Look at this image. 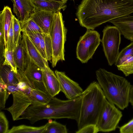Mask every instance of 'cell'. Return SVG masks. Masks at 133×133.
<instances>
[{"label": "cell", "mask_w": 133, "mask_h": 133, "mask_svg": "<svg viewBox=\"0 0 133 133\" xmlns=\"http://www.w3.org/2000/svg\"><path fill=\"white\" fill-rule=\"evenodd\" d=\"M14 35V42L15 47L19 44L21 41V32L22 29L20 22L13 15L12 19Z\"/></svg>", "instance_id": "30"}, {"label": "cell", "mask_w": 133, "mask_h": 133, "mask_svg": "<svg viewBox=\"0 0 133 133\" xmlns=\"http://www.w3.org/2000/svg\"><path fill=\"white\" fill-rule=\"evenodd\" d=\"M14 61L18 69L24 72L26 68L27 56L21 41L13 50Z\"/></svg>", "instance_id": "20"}, {"label": "cell", "mask_w": 133, "mask_h": 133, "mask_svg": "<svg viewBox=\"0 0 133 133\" xmlns=\"http://www.w3.org/2000/svg\"><path fill=\"white\" fill-rule=\"evenodd\" d=\"M67 31L61 12L59 11L55 13L49 31L52 47L53 68L56 66L59 61L65 60L64 44Z\"/></svg>", "instance_id": "5"}, {"label": "cell", "mask_w": 133, "mask_h": 133, "mask_svg": "<svg viewBox=\"0 0 133 133\" xmlns=\"http://www.w3.org/2000/svg\"><path fill=\"white\" fill-rule=\"evenodd\" d=\"M122 116V112L107 100L96 124L99 131L109 132L115 131Z\"/></svg>", "instance_id": "8"}, {"label": "cell", "mask_w": 133, "mask_h": 133, "mask_svg": "<svg viewBox=\"0 0 133 133\" xmlns=\"http://www.w3.org/2000/svg\"><path fill=\"white\" fill-rule=\"evenodd\" d=\"M101 42L105 56L109 65L115 64L118 56L121 42V33L115 26L108 25L103 31Z\"/></svg>", "instance_id": "6"}, {"label": "cell", "mask_w": 133, "mask_h": 133, "mask_svg": "<svg viewBox=\"0 0 133 133\" xmlns=\"http://www.w3.org/2000/svg\"><path fill=\"white\" fill-rule=\"evenodd\" d=\"M101 40L99 33L94 30L87 29L81 37L76 48L77 57L83 63L92 58Z\"/></svg>", "instance_id": "7"}, {"label": "cell", "mask_w": 133, "mask_h": 133, "mask_svg": "<svg viewBox=\"0 0 133 133\" xmlns=\"http://www.w3.org/2000/svg\"><path fill=\"white\" fill-rule=\"evenodd\" d=\"M55 74L59 81L60 91L67 98L71 99L81 96L83 90L77 83L70 79L64 72L56 70Z\"/></svg>", "instance_id": "10"}, {"label": "cell", "mask_w": 133, "mask_h": 133, "mask_svg": "<svg viewBox=\"0 0 133 133\" xmlns=\"http://www.w3.org/2000/svg\"><path fill=\"white\" fill-rule=\"evenodd\" d=\"M55 13L49 11H38L33 13L30 17L44 33L49 34Z\"/></svg>", "instance_id": "17"}, {"label": "cell", "mask_w": 133, "mask_h": 133, "mask_svg": "<svg viewBox=\"0 0 133 133\" xmlns=\"http://www.w3.org/2000/svg\"><path fill=\"white\" fill-rule=\"evenodd\" d=\"M23 72L32 89L47 92L43 81L42 70L27 56L26 67Z\"/></svg>", "instance_id": "12"}, {"label": "cell", "mask_w": 133, "mask_h": 133, "mask_svg": "<svg viewBox=\"0 0 133 133\" xmlns=\"http://www.w3.org/2000/svg\"><path fill=\"white\" fill-rule=\"evenodd\" d=\"M133 13V0H82L76 15L81 26L94 30L114 19Z\"/></svg>", "instance_id": "1"}, {"label": "cell", "mask_w": 133, "mask_h": 133, "mask_svg": "<svg viewBox=\"0 0 133 133\" xmlns=\"http://www.w3.org/2000/svg\"><path fill=\"white\" fill-rule=\"evenodd\" d=\"M79 115L77 122L78 130L90 124H96L107 100L97 82L91 83L81 96Z\"/></svg>", "instance_id": "4"}, {"label": "cell", "mask_w": 133, "mask_h": 133, "mask_svg": "<svg viewBox=\"0 0 133 133\" xmlns=\"http://www.w3.org/2000/svg\"><path fill=\"white\" fill-rule=\"evenodd\" d=\"M13 98L12 105L5 109L11 114L14 121L17 120L25 111L31 105L32 101L29 96L20 91L12 93Z\"/></svg>", "instance_id": "11"}, {"label": "cell", "mask_w": 133, "mask_h": 133, "mask_svg": "<svg viewBox=\"0 0 133 133\" xmlns=\"http://www.w3.org/2000/svg\"><path fill=\"white\" fill-rule=\"evenodd\" d=\"M9 96L7 94V85L0 78V109H4Z\"/></svg>", "instance_id": "31"}, {"label": "cell", "mask_w": 133, "mask_h": 133, "mask_svg": "<svg viewBox=\"0 0 133 133\" xmlns=\"http://www.w3.org/2000/svg\"><path fill=\"white\" fill-rule=\"evenodd\" d=\"M81 102L80 97L65 100L53 97L45 104L30 105L17 120L27 119L32 124L41 120L52 119L67 118L77 122Z\"/></svg>", "instance_id": "2"}, {"label": "cell", "mask_w": 133, "mask_h": 133, "mask_svg": "<svg viewBox=\"0 0 133 133\" xmlns=\"http://www.w3.org/2000/svg\"><path fill=\"white\" fill-rule=\"evenodd\" d=\"M42 71L43 81L46 91L52 97H54L61 91L57 77L48 64L45 66Z\"/></svg>", "instance_id": "15"}, {"label": "cell", "mask_w": 133, "mask_h": 133, "mask_svg": "<svg viewBox=\"0 0 133 133\" xmlns=\"http://www.w3.org/2000/svg\"><path fill=\"white\" fill-rule=\"evenodd\" d=\"M17 75L19 82L17 87L19 90L29 96L32 88L31 84L23 72L17 69Z\"/></svg>", "instance_id": "24"}, {"label": "cell", "mask_w": 133, "mask_h": 133, "mask_svg": "<svg viewBox=\"0 0 133 133\" xmlns=\"http://www.w3.org/2000/svg\"><path fill=\"white\" fill-rule=\"evenodd\" d=\"M120 133H133V118L119 128Z\"/></svg>", "instance_id": "35"}, {"label": "cell", "mask_w": 133, "mask_h": 133, "mask_svg": "<svg viewBox=\"0 0 133 133\" xmlns=\"http://www.w3.org/2000/svg\"><path fill=\"white\" fill-rule=\"evenodd\" d=\"M0 74V78L7 85L17 84L19 82L17 74L14 72L9 65L1 66Z\"/></svg>", "instance_id": "22"}, {"label": "cell", "mask_w": 133, "mask_h": 133, "mask_svg": "<svg viewBox=\"0 0 133 133\" xmlns=\"http://www.w3.org/2000/svg\"><path fill=\"white\" fill-rule=\"evenodd\" d=\"M4 59L2 65L10 66L12 70L16 74H17L18 68L15 63L13 55V50L5 48L4 53Z\"/></svg>", "instance_id": "28"}, {"label": "cell", "mask_w": 133, "mask_h": 133, "mask_svg": "<svg viewBox=\"0 0 133 133\" xmlns=\"http://www.w3.org/2000/svg\"><path fill=\"white\" fill-rule=\"evenodd\" d=\"M43 133H67L66 125L49 119Z\"/></svg>", "instance_id": "25"}, {"label": "cell", "mask_w": 133, "mask_h": 133, "mask_svg": "<svg viewBox=\"0 0 133 133\" xmlns=\"http://www.w3.org/2000/svg\"><path fill=\"white\" fill-rule=\"evenodd\" d=\"M35 8V11H45L56 13L64 10L66 5L65 3L51 1H39L31 0Z\"/></svg>", "instance_id": "18"}, {"label": "cell", "mask_w": 133, "mask_h": 133, "mask_svg": "<svg viewBox=\"0 0 133 133\" xmlns=\"http://www.w3.org/2000/svg\"><path fill=\"white\" fill-rule=\"evenodd\" d=\"M99 132L96 124H90L78 130L76 133H97Z\"/></svg>", "instance_id": "33"}, {"label": "cell", "mask_w": 133, "mask_h": 133, "mask_svg": "<svg viewBox=\"0 0 133 133\" xmlns=\"http://www.w3.org/2000/svg\"><path fill=\"white\" fill-rule=\"evenodd\" d=\"M21 41L28 57L42 70L44 69L48 61L43 57L28 35L22 32Z\"/></svg>", "instance_id": "13"}, {"label": "cell", "mask_w": 133, "mask_h": 133, "mask_svg": "<svg viewBox=\"0 0 133 133\" xmlns=\"http://www.w3.org/2000/svg\"><path fill=\"white\" fill-rule=\"evenodd\" d=\"M97 82L107 99L121 110L128 106L131 87L125 78L100 68L96 72Z\"/></svg>", "instance_id": "3"}, {"label": "cell", "mask_w": 133, "mask_h": 133, "mask_svg": "<svg viewBox=\"0 0 133 133\" xmlns=\"http://www.w3.org/2000/svg\"><path fill=\"white\" fill-rule=\"evenodd\" d=\"M7 94L8 96L12 93L19 91L17 87V84L7 85Z\"/></svg>", "instance_id": "36"}, {"label": "cell", "mask_w": 133, "mask_h": 133, "mask_svg": "<svg viewBox=\"0 0 133 133\" xmlns=\"http://www.w3.org/2000/svg\"><path fill=\"white\" fill-rule=\"evenodd\" d=\"M129 102L133 108V85H132L131 88Z\"/></svg>", "instance_id": "37"}, {"label": "cell", "mask_w": 133, "mask_h": 133, "mask_svg": "<svg viewBox=\"0 0 133 133\" xmlns=\"http://www.w3.org/2000/svg\"><path fill=\"white\" fill-rule=\"evenodd\" d=\"M126 76L133 74V56H130L123 62L117 66Z\"/></svg>", "instance_id": "29"}, {"label": "cell", "mask_w": 133, "mask_h": 133, "mask_svg": "<svg viewBox=\"0 0 133 133\" xmlns=\"http://www.w3.org/2000/svg\"><path fill=\"white\" fill-rule=\"evenodd\" d=\"M20 23L22 32L44 33L31 17L25 21Z\"/></svg>", "instance_id": "26"}, {"label": "cell", "mask_w": 133, "mask_h": 133, "mask_svg": "<svg viewBox=\"0 0 133 133\" xmlns=\"http://www.w3.org/2000/svg\"><path fill=\"white\" fill-rule=\"evenodd\" d=\"M13 3V12L20 22L28 19L35 11L31 0H11Z\"/></svg>", "instance_id": "14"}, {"label": "cell", "mask_w": 133, "mask_h": 133, "mask_svg": "<svg viewBox=\"0 0 133 133\" xmlns=\"http://www.w3.org/2000/svg\"><path fill=\"white\" fill-rule=\"evenodd\" d=\"M15 47L14 42V35L12 20L8 34V49L13 50Z\"/></svg>", "instance_id": "34"}, {"label": "cell", "mask_w": 133, "mask_h": 133, "mask_svg": "<svg viewBox=\"0 0 133 133\" xmlns=\"http://www.w3.org/2000/svg\"><path fill=\"white\" fill-rule=\"evenodd\" d=\"M46 126V124L39 127L24 125L14 126L9 130L8 133H43Z\"/></svg>", "instance_id": "23"}, {"label": "cell", "mask_w": 133, "mask_h": 133, "mask_svg": "<svg viewBox=\"0 0 133 133\" xmlns=\"http://www.w3.org/2000/svg\"><path fill=\"white\" fill-rule=\"evenodd\" d=\"M39 1H51L66 3L68 0H35Z\"/></svg>", "instance_id": "38"}, {"label": "cell", "mask_w": 133, "mask_h": 133, "mask_svg": "<svg viewBox=\"0 0 133 133\" xmlns=\"http://www.w3.org/2000/svg\"><path fill=\"white\" fill-rule=\"evenodd\" d=\"M9 122L4 113L0 112V133H8Z\"/></svg>", "instance_id": "32"}, {"label": "cell", "mask_w": 133, "mask_h": 133, "mask_svg": "<svg viewBox=\"0 0 133 133\" xmlns=\"http://www.w3.org/2000/svg\"><path fill=\"white\" fill-rule=\"evenodd\" d=\"M25 32L29 36L44 59L47 61H50L51 60L52 51L49 34Z\"/></svg>", "instance_id": "9"}, {"label": "cell", "mask_w": 133, "mask_h": 133, "mask_svg": "<svg viewBox=\"0 0 133 133\" xmlns=\"http://www.w3.org/2000/svg\"><path fill=\"white\" fill-rule=\"evenodd\" d=\"M109 22L117 27L125 38L133 41V16L119 17Z\"/></svg>", "instance_id": "16"}, {"label": "cell", "mask_w": 133, "mask_h": 133, "mask_svg": "<svg viewBox=\"0 0 133 133\" xmlns=\"http://www.w3.org/2000/svg\"><path fill=\"white\" fill-rule=\"evenodd\" d=\"M133 56V41L119 52L115 64L116 66L123 62L128 58Z\"/></svg>", "instance_id": "27"}, {"label": "cell", "mask_w": 133, "mask_h": 133, "mask_svg": "<svg viewBox=\"0 0 133 133\" xmlns=\"http://www.w3.org/2000/svg\"><path fill=\"white\" fill-rule=\"evenodd\" d=\"M29 96L32 101L31 105H34L45 104L52 97L47 92L34 89L31 90Z\"/></svg>", "instance_id": "21"}, {"label": "cell", "mask_w": 133, "mask_h": 133, "mask_svg": "<svg viewBox=\"0 0 133 133\" xmlns=\"http://www.w3.org/2000/svg\"><path fill=\"white\" fill-rule=\"evenodd\" d=\"M13 15L11 8L8 6H4L0 13V29L3 31L5 48L7 49L8 32Z\"/></svg>", "instance_id": "19"}]
</instances>
